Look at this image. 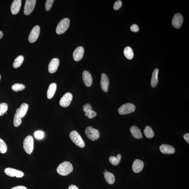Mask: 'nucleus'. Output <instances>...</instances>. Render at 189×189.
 Wrapping results in <instances>:
<instances>
[{
	"label": "nucleus",
	"mask_w": 189,
	"mask_h": 189,
	"mask_svg": "<svg viewBox=\"0 0 189 189\" xmlns=\"http://www.w3.org/2000/svg\"><path fill=\"white\" fill-rule=\"evenodd\" d=\"M104 174L105 180L110 185L114 184L115 182V178L113 174L108 171L104 172Z\"/></svg>",
	"instance_id": "nucleus-21"
},
{
	"label": "nucleus",
	"mask_w": 189,
	"mask_h": 189,
	"mask_svg": "<svg viewBox=\"0 0 189 189\" xmlns=\"http://www.w3.org/2000/svg\"><path fill=\"white\" fill-rule=\"evenodd\" d=\"M124 53L126 58L129 60H131L133 57V49L130 47L127 46L125 48L124 51Z\"/></svg>",
	"instance_id": "nucleus-25"
},
{
	"label": "nucleus",
	"mask_w": 189,
	"mask_h": 189,
	"mask_svg": "<svg viewBox=\"0 0 189 189\" xmlns=\"http://www.w3.org/2000/svg\"><path fill=\"white\" fill-rule=\"evenodd\" d=\"M7 146L4 141L0 138V153L5 154L7 152Z\"/></svg>",
	"instance_id": "nucleus-30"
},
{
	"label": "nucleus",
	"mask_w": 189,
	"mask_h": 189,
	"mask_svg": "<svg viewBox=\"0 0 189 189\" xmlns=\"http://www.w3.org/2000/svg\"><path fill=\"white\" fill-rule=\"evenodd\" d=\"M4 172L7 175L11 177H16L20 178L23 177L24 175V173L22 172L13 168H6L5 169Z\"/></svg>",
	"instance_id": "nucleus-10"
},
{
	"label": "nucleus",
	"mask_w": 189,
	"mask_h": 189,
	"mask_svg": "<svg viewBox=\"0 0 189 189\" xmlns=\"http://www.w3.org/2000/svg\"><path fill=\"white\" fill-rule=\"evenodd\" d=\"M72 99V95L71 93H65L60 99L59 104L62 107H67L70 106Z\"/></svg>",
	"instance_id": "nucleus-9"
},
{
	"label": "nucleus",
	"mask_w": 189,
	"mask_h": 189,
	"mask_svg": "<svg viewBox=\"0 0 189 189\" xmlns=\"http://www.w3.org/2000/svg\"><path fill=\"white\" fill-rule=\"evenodd\" d=\"M54 0H47L46 2L45 8L47 11L50 10L54 3Z\"/></svg>",
	"instance_id": "nucleus-33"
},
{
	"label": "nucleus",
	"mask_w": 189,
	"mask_h": 189,
	"mask_svg": "<svg viewBox=\"0 0 189 189\" xmlns=\"http://www.w3.org/2000/svg\"><path fill=\"white\" fill-rule=\"evenodd\" d=\"M145 136L148 138H152L154 136V133L151 127L147 126L145 127L144 131Z\"/></svg>",
	"instance_id": "nucleus-26"
},
{
	"label": "nucleus",
	"mask_w": 189,
	"mask_h": 189,
	"mask_svg": "<svg viewBox=\"0 0 189 189\" xmlns=\"http://www.w3.org/2000/svg\"><path fill=\"white\" fill-rule=\"evenodd\" d=\"M93 108L91 107V105L89 104H87L84 105L83 106V110L84 112H85L90 109H92Z\"/></svg>",
	"instance_id": "nucleus-36"
},
{
	"label": "nucleus",
	"mask_w": 189,
	"mask_h": 189,
	"mask_svg": "<svg viewBox=\"0 0 189 189\" xmlns=\"http://www.w3.org/2000/svg\"><path fill=\"white\" fill-rule=\"evenodd\" d=\"M109 80L106 74L102 73L101 76V86L102 91L105 93L108 92Z\"/></svg>",
	"instance_id": "nucleus-12"
},
{
	"label": "nucleus",
	"mask_w": 189,
	"mask_h": 189,
	"mask_svg": "<svg viewBox=\"0 0 189 189\" xmlns=\"http://www.w3.org/2000/svg\"><path fill=\"white\" fill-rule=\"evenodd\" d=\"M59 59L58 58H53L49 63V71L50 73H54L58 70L59 65Z\"/></svg>",
	"instance_id": "nucleus-14"
},
{
	"label": "nucleus",
	"mask_w": 189,
	"mask_h": 189,
	"mask_svg": "<svg viewBox=\"0 0 189 189\" xmlns=\"http://www.w3.org/2000/svg\"><path fill=\"white\" fill-rule=\"evenodd\" d=\"M34 136L36 138L38 139H41L44 137V133L43 131H38L35 132L34 133Z\"/></svg>",
	"instance_id": "nucleus-34"
},
{
	"label": "nucleus",
	"mask_w": 189,
	"mask_h": 189,
	"mask_svg": "<svg viewBox=\"0 0 189 189\" xmlns=\"http://www.w3.org/2000/svg\"><path fill=\"white\" fill-rule=\"evenodd\" d=\"M11 189H27L26 187L23 186H18L13 188Z\"/></svg>",
	"instance_id": "nucleus-39"
},
{
	"label": "nucleus",
	"mask_w": 189,
	"mask_h": 189,
	"mask_svg": "<svg viewBox=\"0 0 189 189\" xmlns=\"http://www.w3.org/2000/svg\"><path fill=\"white\" fill-rule=\"evenodd\" d=\"M130 30L132 31L137 32L139 31V28L137 25L134 24L131 27Z\"/></svg>",
	"instance_id": "nucleus-37"
},
{
	"label": "nucleus",
	"mask_w": 189,
	"mask_h": 189,
	"mask_svg": "<svg viewBox=\"0 0 189 189\" xmlns=\"http://www.w3.org/2000/svg\"><path fill=\"white\" fill-rule=\"evenodd\" d=\"M36 0H27L24 9V13L26 15H29L33 11L35 7Z\"/></svg>",
	"instance_id": "nucleus-8"
},
{
	"label": "nucleus",
	"mask_w": 189,
	"mask_h": 189,
	"mask_svg": "<svg viewBox=\"0 0 189 189\" xmlns=\"http://www.w3.org/2000/svg\"><path fill=\"white\" fill-rule=\"evenodd\" d=\"M3 35V32L1 31H0V39H1Z\"/></svg>",
	"instance_id": "nucleus-41"
},
{
	"label": "nucleus",
	"mask_w": 189,
	"mask_h": 189,
	"mask_svg": "<svg viewBox=\"0 0 189 189\" xmlns=\"http://www.w3.org/2000/svg\"><path fill=\"white\" fill-rule=\"evenodd\" d=\"M104 171H105V172H106V171H106V169H105V170H104Z\"/></svg>",
	"instance_id": "nucleus-42"
},
{
	"label": "nucleus",
	"mask_w": 189,
	"mask_h": 189,
	"mask_svg": "<svg viewBox=\"0 0 189 189\" xmlns=\"http://www.w3.org/2000/svg\"><path fill=\"white\" fill-rule=\"evenodd\" d=\"M34 140L31 135H28L25 138L23 142V148L25 152L31 154L33 150Z\"/></svg>",
	"instance_id": "nucleus-4"
},
{
	"label": "nucleus",
	"mask_w": 189,
	"mask_h": 189,
	"mask_svg": "<svg viewBox=\"0 0 189 189\" xmlns=\"http://www.w3.org/2000/svg\"><path fill=\"white\" fill-rule=\"evenodd\" d=\"M57 85L55 83H52L49 85L47 91L48 98L51 99L54 96L56 90Z\"/></svg>",
	"instance_id": "nucleus-20"
},
{
	"label": "nucleus",
	"mask_w": 189,
	"mask_h": 189,
	"mask_svg": "<svg viewBox=\"0 0 189 189\" xmlns=\"http://www.w3.org/2000/svg\"><path fill=\"white\" fill-rule=\"evenodd\" d=\"M83 83L87 87H90L93 83V78L90 72L85 70L83 73Z\"/></svg>",
	"instance_id": "nucleus-13"
},
{
	"label": "nucleus",
	"mask_w": 189,
	"mask_h": 189,
	"mask_svg": "<svg viewBox=\"0 0 189 189\" xmlns=\"http://www.w3.org/2000/svg\"><path fill=\"white\" fill-rule=\"evenodd\" d=\"M11 88L13 91L18 92V91L23 90L25 88V87L23 84L16 83L12 85Z\"/></svg>",
	"instance_id": "nucleus-29"
},
{
	"label": "nucleus",
	"mask_w": 189,
	"mask_h": 189,
	"mask_svg": "<svg viewBox=\"0 0 189 189\" xmlns=\"http://www.w3.org/2000/svg\"><path fill=\"white\" fill-rule=\"evenodd\" d=\"M121 159V154H118L116 156H110L109 158V161L112 165L117 166L120 163Z\"/></svg>",
	"instance_id": "nucleus-24"
},
{
	"label": "nucleus",
	"mask_w": 189,
	"mask_h": 189,
	"mask_svg": "<svg viewBox=\"0 0 189 189\" xmlns=\"http://www.w3.org/2000/svg\"><path fill=\"white\" fill-rule=\"evenodd\" d=\"M73 171V167L71 163L64 161L60 164L57 169V172L59 175L66 176L69 175Z\"/></svg>",
	"instance_id": "nucleus-1"
},
{
	"label": "nucleus",
	"mask_w": 189,
	"mask_h": 189,
	"mask_svg": "<svg viewBox=\"0 0 189 189\" xmlns=\"http://www.w3.org/2000/svg\"><path fill=\"white\" fill-rule=\"evenodd\" d=\"M158 72H159V70L156 68L153 72L151 80V85L152 88L155 87L157 86L158 82Z\"/></svg>",
	"instance_id": "nucleus-23"
},
{
	"label": "nucleus",
	"mask_w": 189,
	"mask_h": 189,
	"mask_svg": "<svg viewBox=\"0 0 189 189\" xmlns=\"http://www.w3.org/2000/svg\"><path fill=\"white\" fill-rule=\"evenodd\" d=\"M85 115L88 116L89 119H92V118L96 117L97 115L96 112L92 109H90L85 112Z\"/></svg>",
	"instance_id": "nucleus-32"
},
{
	"label": "nucleus",
	"mask_w": 189,
	"mask_h": 189,
	"mask_svg": "<svg viewBox=\"0 0 189 189\" xmlns=\"http://www.w3.org/2000/svg\"><path fill=\"white\" fill-rule=\"evenodd\" d=\"M68 189H79L75 185H72L69 187Z\"/></svg>",
	"instance_id": "nucleus-40"
},
{
	"label": "nucleus",
	"mask_w": 189,
	"mask_h": 189,
	"mask_svg": "<svg viewBox=\"0 0 189 189\" xmlns=\"http://www.w3.org/2000/svg\"><path fill=\"white\" fill-rule=\"evenodd\" d=\"M41 28L39 26H34L32 29L28 37V41L30 43L36 41L39 37Z\"/></svg>",
	"instance_id": "nucleus-7"
},
{
	"label": "nucleus",
	"mask_w": 189,
	"mask_h": 189,
	"mask_svg": "<svg viewBox=\"0 0 189 189\" xmlns=\"http://www.w3.org/2000/svg\"><path fill=\"white\" fill-rule=\"evenodd\" d=\"M28 108V105L24 103L21 105L20 108L21 117H24L25 115Z\"/></svg>",
	"instance_id": "nucleus-28"
},
{
	"label": "nucleus",
	"mask_w": 189,
	"mask_h": 189,
	"mask_svg": "<svg viewBox=\"0 0 189 189\" xmlns=\"http://www.w3.org/2000/svg\"><path fill=\"white\" fill-rule=\"evenodd\" d=\"M135 106L131 103H127L122 106L118 109V112L121 115H125L135 111Z\"/></svg>",
	"instance_id": "nucleus-5"
},
{
	"label": "nucleus",
	"mask_w": 189,
	"mask_h": 189,
	"mask_svg": "<svg viewBox=\"0 0 189 189\" xmlns=\"http://www.w3.org/2000/svg\"><path fill=\"white\" fill-rule=\"evenodd\" d=\"M70 138L74 143L80 148H83L85 146V142L79 133L73 130L70 133Z\"/></svg>",
	"instance_id": "nucleus-2"
},
{
	"label": "nucleus",
	"mask_w": 189,
	"mask_h": 189,
	"mask_svg": "<svg viewBox=\"0 0 189 189\" xmlns=\"http://www.w3.org/2000/svg\"><path fill=\"white\" fill-rule=\"evenodd\" d=\"M22 117L20 113V108L17 109L13 120V125L15 127H18L22 123Z\"/></svg>",
	"instance_id": "nucleus-22"
},
{
	"label": "nucleus",
	"mask_w": 189,
	"mask_h": 189,
	"mask_svg": "<svg viewBox=\"0 0 189 189\" xmlns=\"http://www.w3.org/2000/svg\"><path fill=\"white\" fill-rule=\"evenodd\" d=\"M85 133L88 138L92 141L96 140L100 137L99 131L91 127H87L85 130Z\"/></svg>",
	"instance_id": "nucleus-6"
},
{
	"label": "nucleus",
	"mask_w": 189,
	"mask_h": 189,
	"mask_svg": "<svg viewBox=\"0 0 189 189\" xmlns=\"http://www.w3.org/2000/svg\"><path fill=\"white\" fill-rule=\"evenodd\" d=\"M84 53L83 47L80 46L76 48L73 53L74 60L76 62H79L83 58Z\"/></svg>",
	"instance_id": "nucleus-15"
},
{
	"label": "nucleus",
	"mask_w": 189,
	"mask_h": 189,
	"mask_svg": "<svg viewBox=\"0 0 189 189\" xmlns=\"http://www.w3.org/2000/svg\"><path fill=\"white\" fill-rule=\"evenodd\" d=\"M8 105L6 103H3L0 104V116H3L7 111Z\"/></svg>",
	"instance_id": "nucleus-31"
},
{
	"label": "nucleus",
	"mask_w": 189,
	"mask_h": 189,
	"mask_svg": "<svg viewBox=\"0 0 189 189\" xmlns=\"http://www.w3.org/2000/svg\"><path fill=\"white\" fill-rule=\"evenodd\" d=\"M184 138L188 144H189V134L188 133H186L184 135Z\"/></svg>",
	"instance_id": "nucleus-38"
},
{
	"label": "nucleus",
	"mask_w": 189,
	"mask_h": 189,
	"mask_svg": "<svg viewBox=\"0 0 189 189\" xmlns=\"http://www.w3.org/2000/svg\"><path fill=\"white\" fill-rule=\"evenodd\" d=\"M130 132L133 137L137 139L142 138L143 135L140 129L135 126H133L130 129Z\"/></svg>",
	"instance_id": "nucleus-19"
},
{
	"label": "nucleus",
	"mask_w": 189,
	"mask_h": 189,
	"mask_svg": "<svg viewBox=\"0 0 189 189\" xmlns=\"http://www.w3.org/2000/svg\"><path fill=\"white\" fill-rule=\"evenodd\" d=\"M122 2L121 1H117L114 3V10H117L122 7Z\"/></svg>",
	"instance_id": "nucleus-35"
},
{
	"label": "nucleus",
	"mask_w": 189,
	"mask_h": 189,
	"mask_svg": "<svg viewBox=\"0 0 189 189\" xmlns=\"http://www.w3.org/2000/svg\"><path fill=\"white\" fill-rule=\"evenodd\" d=\"M22 1L21 0H14L13 1L11 6V11L13 14H17L20 12Z\"/></svg>",
	"instance_id": "nucleus-17"
},
{
	"label": "nucleus",
	"mask_w": 189,
	"mask_h": 189,
	"mask_svg": "<svg viewBox=\"0 0 189 189\" xmlns=\"http://www.w3.org/2000/svg\"><path fill=\"white\" fill-rule=\"evenodd\" d=\"M160 152L164 154H172L175 153V149L172 146L167 144H162L159 147Z\"/></svg>",
	"instance_id": "nucleus-18"
},
{
	"label": "nucleus",
	"mask_w": 189,
	"mask_h": 189,
	"mask_svg": "<svg viewBox=\"0 0 189 189\" xmlns=\"http://www.w3.org/2000/svg\"><path fill=\"white\" fill-rule=\"evenodd\" d=\"M1 75H0V80H1Z\"/></svg>",
	"instance_id": "nucleus-43"
},
{
	"label": "nucleus",
	"mask_w": 189,
	"mask_h": 189,
	"mask_svg": "<svg viewBox=\"0 0 189 189\" xmlns=\"http://www.w3.org/2000/svg\"><path fill=\"white\" fill-rule=\"evenodd\" d=\"M24 60V56L22 55H20L17 57L13 62V67L16 69L20 67L23 62Z\"/></svg>",
	"instance_id": "nucleus-27"
},
{
	"label": "nucleus",
	"mask_w": 189,
	"mask_h": 189,
	"mask_svg": "<svg viewBox=\"0 0 189 189\" xmlns=\"http://www.w3.org/2000/svg\"><path fill=\"white\" fill-rule=\"evenodd\" d=\"M70 20L68 18H65L60 21L57 26L56 31L58 34L64 33L68 29L70 26Z\"/></svg>",
	"instance_id": "nucleus-3"
},
{
	"label": "nucleus",
	"mask_w": 189,
	"mask_h": 189,
	"mask_svg": "<svg viewBox=\"0 0 189 189\" xmlns=\"http://www.w3.org/2000/svg\"><path fill=\"white\" fill-rule=\"evenodd\" d=\"M183 17L180 13H177L174 16L172 21L173 25L176 28H179L182 25Z\"/></svg>",
	"instance_id": "nucleus-11"
},
{
	"label": "nucleus",
	"mask_w": 189,
	"mask_h": 189,
	"mask_svg": "<svg viewBox=\"0 0 189 189\" xmlns=\"http://www.w3.org/2000/svg\"><path fill=\"white\" fill-rule=\"evenodd\" d=\"M144 166V163L142 160L139 159H135L133 164V171L135 173H139L142 170Z\"/></svg>",
	"instance_id": "nucleus-16"
}]
</instances>
